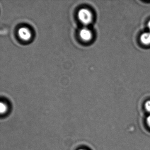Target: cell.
I'll list each match as a JSON object with an SVG mask.
<instances>
[{"label": "cell", "mask_w": 150, "mask_h": 150, "mask_svg": "<svg viewBox=\"0 0 150 150\" xmlns=\"http://www.w3.org/2000/svg\"><path fill=\"white\" fill-rule=\"evenodd\" d=\"M78 16L81 22L86 25L91 23L93 19L92 13L86 8L80 9L78 13Z\"/></svg>", "instance_id": "obj_1"}, {"label": "cell", "mask_w": 150, "mask_h": 150, "mask_svg": "<svg viewBox=\"0 0 150 150\" xmlns=\"http://www.w3.org/2000/svg\"><path fill=\"white\" fill-rule=\"evenodd\" d=\"M81 38L85 41H89L92 38V33L91 30L87 28H84L81 29L79 32Z\"/></svg>", "instance_id": "obj_2"}, {"label": "cell", "mask_w": 150, "mask_h": 150, "mask_svg": "<svg viewBox=\"0 0 150 150\" xmlns=\"http://www.w3.org/2000/svg\"><path fill=\"white\" fill-rule=\"evenodd\" d=\"M18 34L22 40L28 41L31 37V33L28 29L26 28H22L19 30Z\"/></svg>", "instance_id": "obj_3"}, {"label": "cell", "mask_w": 150, "mask_h": 150, "mask_svg": "<svg viewBox=\"0 0 150 150\" xmlns=\"http://www.w3.org/2000/svg\"><path fill=\"white\" fill-rule=\"evenodd\" d=\"M140 42L144 45H150V31L145 32L141 35L140 38Z\"/></svg>", "instance_id": "obj_4"}, {"label": "cell", "mask_w": 150, "mask_h": 150, "mask_svg": "<svg viewBox=\"0 0 150 150\" xmlns=\"http://www.w3.org/2000/svg\"><path fill=\"white\" fill-rule=\"evenodd\" d=\"M144 108L146 112L150 114V100L144 103Z\"/></svg>", "instance_id": "obj_5"}, {"label": "cell", "mask_w": 150, "mask_h": 150, "mask_svg": "<svg viewBox=\"0 0 150 150\" xmlns=\"http://www.w3.org/2000/svg\"><path fill=\"white\" fill-rule=\"evenodd\" d=\"M6 110V105L5 103L1 102V113L5 112Z\"/></svg>", "instance_id": "obj_6"}, {"label": "cell", "mask_w": 150, "mask_h": 150, "mask_svg": "<svg viewBox=\"0 0 150 150\" xmlns=\"http://www.w3.org/2000/svg\"><path fill=\"white\" fill-rule=\"evenodd\" d=\"M146 122L147 126L150 129V114L148 116V117H146Z\"/></svg>", "instance_id": "obj_7"}, {"label": "cell", "mask_w": 150, "mask_h": 150, "mask_svg": "<svg viewBox=\"0 0 150 150\" xmlns=\"http://www.w3.org/2000/svg\"><path fill=\"white\" fill-rule=\"evenodd\" d=\"M147 27H148V29H149L150 31V21L148 22V23H147Z\"/></svg>", "instance_id": "obj_8"}, {"label": "cell", "mask_w": 150, "mask_h": 150, "mask_svg": "<svg viewBox=\"0 0 150 150\" xmlns=\"http://www.w3.org/2000/svg\"><path fill=\"white\" fill-rule=\"evenodd\" d=\"M85 150V149H80V150Z\"/></svg>", "instance_id": "obj_9"}]
</instances>
